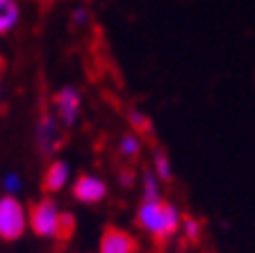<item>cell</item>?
<instances>
[{"label": "cell", "mask_w": 255, "mask_h": 253, "mask_svg": "<svg viewBox=\"0 0 255 253\" xmlns=\"http://www.w3.org/2000/svg\"><path fill=\"white\" fill-rule=\"evenodd\" d=\"M134 222L155 242H169L180 231L182 215L178 206L166 199L141 201V206L137 208V215H134Z\"/></svg>", "instance_id": "6da1fadb"}, {"label": "cell", "mask_w": 255, "mask_h": 253, "mask_svg": "<svg viewBox=\"0 0 255 253\" xmlns=\"http://www.w3.org/2000/svg\"><path fill=\"white\" fill-rule=\"evenodd\" d=\"M27 228V210L16 196L0 199V240L14 242Z\"/></svg>", "instance_id": "7a4b0ae2"}, {"label": "cell", "mask_w": 255, "mask_h": 253, "mask_svg": "<svg viewBox=\"0 0 255 253\" xmlns=\"http://www.w3.org/2000/svg\"><path fill=\"white\" fill-rule=\"evenodd\" d=\"M59 219L62 210L53 199H43L27 210V226L39 238H59Z\"/></svg>", "instance_id": "3957f363"}, {"label": "cell", "mask_w": 255, "mask_h": 253, "mask_svg": "<svg viewBox=\"0 0 255 253\" xmlns=\"http://www.w3.org/2000/svg\"><path fill=\"white\" fill-rule=\"evenodd\" d=\"M53 105H55V116L62 126L71 128L75 126L80 116V107H82V98H80V91L75 87H64L57 94L53 96Z\"/></svg>", "instance_id": "277c9868"}, {"label": "cell", "mask_w": 255, "mask_h": 253, "mask_svg": "<svg viewBox=\"0 0 255 253\" xmlns=\"http://www.w3.org/2000/svg\"><path fill=\"white\" fill-rule=\"evenodd\" d=\"M98 253H139L137 242L128 231L117 226H110L103 231L101 244H98Z\"/></svg>", "instance_id": "5b68a950"}, {"label": "cell", "mask_w": 255, "mask_h": 253, "mask_svg": "<svg viewBox=\"0 0 255 253\" xmlns=\"http://www.w3.org/2000/svg\"><path fill=\"white\" fill-rule=\"evenodd\" d=\"M73 194L80 203H101L107 196V185L98 176L82 174L73 185Z\"/></svg>", "instance_id": "8992f818"}, {"label": "cell", "mask_w": 255, "mask_h": 253, "mask_svg": "<svg viewBox=\"0 0 255 253\" xmlns=\"http://www.w3.org/2000/svg\"><path fill=\"white\" fill-rule=\"evenodd\" d=\"M57 116L50 114V112H43L41 119H39V126H37V142L39 148H41L46 155H50L57 148L59 142V130H57Z\"/></svg>", "instance_id": "52a82bcc"}, {"label": "cell", "mask_w": 255, "mask_h": 253, "mask_svg": "<svg viewBox=\"0 0 255 253\" xmlns=\"http://www.w3.org/2000/svg\"><path fill=\"white\" fill-rule=\"evenodd\" d=\"M71 178V171H69V164L62 162V160H55V162L48 164L46 174H43V190L48 194H57L66 187Z\"/></svg>", "instance_id": "ba28073f"}, {"label": "cell", "mask_w": 255, "mask_h": 253, "mask_svg": "<svg viewBox=\"0 0 255 253\" xmlns=\"http://www.w3.org/2000/svg\"><path fill=\"white\" fill-rule=\"evenodd\" d=\"M21 9L16 5V0H0V34H7L18 25Z\"/></svg>", "instance_id": "9c48e42d"}, {"label": "cell", "mask_w": 255, "mask_h": 253, "mask_svg": "<svg viewBox=\"0 0 255 253\" xmlns=\"http://www.w3.org/2000/svg\"><path fill=\"white\" fill-rule=\"evenodd\" d=\"M153 174L157 176L159 180H164V183H171V180H173V167H171L169 153H166L164 148H155V153H153Z\"/></svg>", "instance_id": "30bf717a"}, {"label": "cell", "mask_w": 255, "mask_h": 253, "mask_svg": "<svg viewBox=\"0 0 255 253\" xmlns=\"http://www.w3.org/2000/svg\"><path fill=\"white\" fill-rule=\"evenodd\" d=\"M128 126H132V130L141 132V135H150V132H153V121H150V116L146 114V112L137 110V107L128 110Z\"/></svg>", "instance_id": "8fae6325"}, {"label": "cell", "mask_w": 255, "mask_h": 253, "mask_svg": "<svg viewBox=\"0 0 255 253\" xmlns=\"http://www.w3.org/2000/svg\"><path fill=\"white\" fill-rule=\"evenodd\" d=\"M143 201H157L162 199V180L153 174V169L150 171H143Z\"/></svg>", "instance_id": "7c38bea8"}, {"label": "cell", "mask_w": 255, "mask_h": 253, "mask_svg": "<svg viewBox=\"0 0 255 253\" xmlns=\"http://www.w3.org/2000/svg\"><path fill=\"white\" fill-rule=\"evenodd\" d=\"M119 151H121L123 158L134 160L139 153H141V142H139L137 135H123L121 144H119Z\"/></svg>", "instance_id": "4fadbf2b"}, {"label": "cell", "mask_w": 255, "mask_h": 253, "mask_svg": "<svg viewBox=\"0 0 255 253\" xmlns=\"http://www.w3.org/2000/svg\"><path fill=\"white\" fill-rule=\"evenodd\" d=\"M201 222L198 219H194V217H187V219H182V235H185L189 242H194V240L201 238Z\"/></svg>", "instance_id": "5bb4252c"}, {"label": "cell", "mask_w": 255, "mask_h": 253, "mask_svg": "<svg viewBox=\"0 0 255 253\" xmlns=\"http://www.w3.org/2000/svg\"><path fill=\"white\" fill-rule=\"evenodd\" d=\"M75 231V219L69 212H62V219H59V238L57 240H69Z\"/></svg>", "instance_id": "9a60e30c"}, {"label": "cell", "mask_w": 255, "mask_h": 253, "mask_svg": "<svg viewBox=\"0 0 255 253\" xmlns=\"http://www.w3.org/2000/svg\"><path fill=\"white\" fill-rule=\"evenodd\" d=\"M2 187H5L7 196H16L18 192H21V187H23L21 176L18 174H7L5 178H2Z\"/></svg>", "instance_id": "2e32d148"}, {"label": "cell", "mask_w": 255, "mask_h": 253, "mask_svg": "<svg viewBox=\"0 0 255 253\" xmlns=\"http://www.w3.org/2000/svg\"><path fill=\"white\" fill-rule=\"evenodd\" d=\"M73 23L75 25H85L87 21H89V11H87V7H78V9H73Z\"/></svg>", "instance_id": "e0dca14e"}]
</instances>
